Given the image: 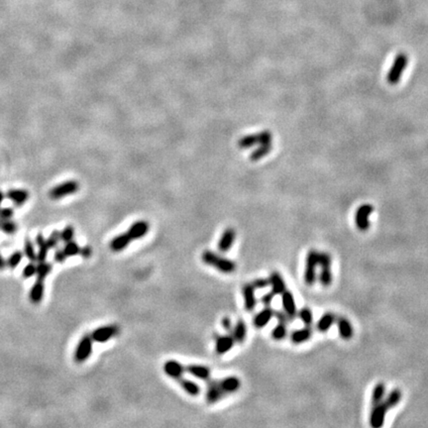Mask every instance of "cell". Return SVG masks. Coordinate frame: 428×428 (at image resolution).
I'll return each instance as SVG.
<instances>
[{
    "label": "cell",
    "mask_w": 428,
    "mask_h": 428,
    "mask_svg": "<svg viewBox=\"0 0 428 428\" xmlns=\"http://www.w3.org/2000/svg\"><path fill=\"white\" fill-rule=\"evenodd\" d=\"M205 393L208 405H214L229 395L235 394L241 388V380L236 376H228L219 380H209Z\"/></svg>",
    "instance_id": "cell-1"
},
{
    "label": "cell",
    "mask_w": 428,
    "mask_h": 428,
    "mask_svg": "<svg viewBox=\"0 0 428 428\" xmlns=\"http://www.w3.org/2000/svg\"><path fill=\"white\" fill-rule=\"evenodd\" d=\"M201 260L205 265L212 267L216 269L218 272L225 275H230L234 273L237 268L234 261L228 258L223 257L210 250H205L202 252Z\"/></svg>",
    "instance_id": "cell-2"
},
{
    "label": "cell",
    "mask_w": 428,
    "mask_h": 428,
    "mask_svg": "<svg viewBox=\"0 0 428 428\" xmlns=\"http://www.w3.org/2000/svg\"><path fill=\"white\" fill-rule=\"evenodd\" d=\"M409 64V57L407 54L405 53H400L397 55L394 64L391 68V70L388 73L387 76V81L390 85L394 86L399 84L402 75L404 73V71L406 70L407 66Z\"/></svg>",
    "instance_id": "cell-3"
},
{
    "label": "cell",
    "mask_w": 428,
    "mask_h": 428,
    "mask_svg": "<svg viewBox=\"0 0 428 428\" xmlns=\"http://www.w3.org/2000/svg\"><path fill=\"white\" fill-rule=\"evenodd\" d=\"M80 189V183L77 180H67L65 182H62L56 186H54L49 191V196L53 200H59L62 199L68 195L75 194Z\"/></svg>",
    "instance_id": "cell-4"
},
{
    "label": "cell",
    "mask_w": 428,
    "mask_h": 428,
    "mask_svg": "<svg viewBox=\"0 0 428 428\" xmlns=\"http://www.w3.org/2000/svg\"><path fill=\"white\" fill-rule=\"evenodd\" d=\"M319 252L316 250L308 251L305 259V270H304V282L307 285H312L317 279L316 268L318 267Z\"/></svg>",
    "instance_id": "cell-5"
},
{
    "label": "cell",
    "mask_w": 428,
    "mask_h": 428,
    "mask_svg": "<svg viewBox=\"0 0 428 428\" xmlns=\"http://www.w3.org/2000/svg\"><path fill=\"white\" fill-rule=\"evenodd\" d=\"M93 343L89 334H85L80 339L74 353V359L76 363L83 364L90 358L93 351Z\"/></svg>",
    "instance_id": "cell-6"
},
{
    "label": "cell",
    "mask_w": 428,
    "mask_h": 428,
    "mask_svg": "<svg viewBox=\"0 0 428 428\" xmlns=\"http://www.w3.org/2000/svg\"><path fill=\"white\" fill-rule=\"evenodd\" d=\"M331 256L326 252H319L318 266L320 267L319 282L323 286H329L332 283V273H331Z\"/></svg>",
    "instance_id": "cell-7"
},
{
    "label": "cell",
    "mask_w": 428,
    "mask_h": 428,
    "mask_svg": "<svg viewBox=\"0 0 428 428\" xmlns=\"http://www.w3.org/2000/svg\"><path fill=\"white\" fill-rule=\"evenodd\" d=\"M119 332H120V328L117 325L109 324V325H104V326L95 328L91 332L90 336L93 342L103 344L116 337L119 334Z\"/></svg>",
    "instance_id": "cell-8"
},
{
    "label": "cell",
    "mask_w": 428,
    "mask_h": 428,
    "mask_svg": "<svg viewBox=\"0 0 428 428\" xmlns=\"http://www.w3.org/2000/svg\"><path fill=\"white\" fill-rule=\"evenodd\" d=\"M375 208L372 204H362L355 214V223L360 231H367L370 228V215L374 212Z\"/></svg>",
    "instance_id": "cell-9"
},
{
    "label": "cell",
    "mask_w": 428,
    "mask_h": 428,
    "mask_svg": "<svg viewBox=\"0 0 428 428\" xmlns=\"http://www.w3.org/2000/svg\"><path fill=\"white\" fill-rule=\"evenodd\" d=\"M163 371L169 378H171V380H173L174 382H176L179 378H181L185 373L184 365H182L177 360H173V359L168 360L164 363Z\"/></svg>",
    "instance_id": "cell-10"
},
{
    "label": "cell",
    "mask_w": 428,
    "mask_h": 428,
    "mask_svg": "<svg viewBox=\"0 0 428 428\" xmlns=\"http://www.w3.org/2000/svg\"><path fill=\"white\" fill-rule=\"evenodd\" d=\"M388 408L384 403L373 406L371 415H370V425L374 428H382L385 424L386 415L388 412Z\"/></svg>",
    "instance_id": "cell-11"
},
{
    "label": "cell",
    "mask_w": 428,
    "mask_h": 428,
    "mask_svg": "<svg viewBox=\"0 0 428 428\" xmlns=\"http://www.w3.org/2000/svg\"><path fill=\"white\" fill-rule=\"evenodd\" d=\"M235 343L236 342H235L231 333H227L224 335H218L215 339L214 351L219 356L225 355L233 349Z\"/></svg>",
    "instance_id": "cell-12"
},
{
    "label": "cell",
    "mask_w": 428,
    "mask_h": 428,
    "mask_svg": "<svg viewBox=\"0 0 428 428\" xmlns=\"http://www.w3.org/2000/svg\"><path fill=\"white\" fill-rule=\"evenodd\" d=\"M236 239V231L232 227H228L224 230L217 244V249L220 253H227L233 247Z\"/></svg>",
    "instance_id": "cell-13"
},
{
    "label": "cell",
    "mask_w": 428,
    "mask_h": 428,
    "mask_svg": "<svg viewBox=\"0 0 428 428\" xmlns=\"http://www.w3.org/2000/svg\"><path fill=\"white\" fill-rule=\"evenodd\" d=\"M185 373L191 377L203 382H208L211 379V371L208 367L198 364H189L184 366Z\"/></svg>",
    "instance_id": "cell-14"
},
{
    "label": "cell",
    "mask_w": 428,
    "mask_h": 428,
    "mask_svg": "<svg viewBox=\"0 0 428 428\" xmlns=\"http://www.w3.org/2000/svg\"><path fill=\"white\" fill-rule=\"evenodd\" d=\"M150 230V225L146 220H138L130 225L128 230L126 231L130 238L134 240H139L144 238Z\"/></svg>",
    "instance_id": "cell-15"
},
{
    "label": "cell",
    "mask_w": 428,
    "mask_h": 428,
    "mask_svg": "<svg viewBox=\"0 0 428 428\" xmlns=\"http://www.w3.org/2000/svg\"><path fill=\"white\" fill-rule=\"evenodd\" d=\"M281 295H282V305H283L284 311L289 317L294 319L297 315V308H296V303L292 292L286 289Z\"/></svg>",
    "instance_id": "cell-16"
},
{
    "label": "cell",
    "mask_w": 428,
    "mask_h": 428,
    "mask_svg": "<svg viewBox=\"0 0 428 428\" xmlns=\"http://www.w3.org/2000/svg\"><path fill=\"white\" fill-rule=\"evenodd\" d=\"M242 294L244 299V307L247 311H253L257 306V297L255 294V288L251 284L243 285Z\"/></svg>",
    "instance_id": "cell-17"
},
{
    "label": "cell",
    "mask_w": 428,
    "mask_h": 428,
    "mask_svg": "<svg viewBox=\"0 0 428 428\" xmlns=\"http://www.w3.org/2000/svg\"><path fill=\"white\" fill-rule=\"evenodd\" d=\"M269 283L270 286L272 288V292L275 295H281L283 292H285L286 288V284L283 278V276L279 272H272L269 277Z\"/></svg>",
    "instance_id": "cell-18"
},
{
    "label": "cell",
    "mask_w": 428,
    "mask_h": 428,
    "mask_svg": "<svg viewBox=\"0 0 428 428\" xmlns=\"http://www.w3.org/2000/svg\"><path fill=\"white\" fill-rule=\"evenodd\" d=\"M6 197L9 200H11L14 205L22 206L28 201L30 197V193L27 189L11 188L6 192Z\"/></svg>",
    "instance_id": "cell-19"
},
{
    "label": "cell",
    "mask_w": 428,
    "mask_h": 428,
    "mask_svg": "<svg viewBox=\"0 0 428 428\" xmlns=\"http://www.w3.org/2000/svg\"><path fill=\"white\" fill-rule=\"evenodd\" d=\"M133 240L130 238V236L127 234V232L125 233H121L117 236H115L109 243V248L112 252L114 253H119L124 251L126 248L129 247V245L131 244Z\"/></svg>",
    "instance_id": "cell-20"
},
{
    "label": "cell",
    "mask_w": 428,
    "mask_h": 428,
    "mask_svg": "<svg viewBox=\"0 0 428 428\" xmlns=\"http://www.w3.org/2000/svg\"><path fill=\"white\" fill-rule=\"evenodd\" d=\"M44 294H45V283L44 281L37 279L36 282L33 284L29 292V299L31 303L40 304L44 298Z\"/></svg>",
    "instance_id": "cell-21"
},
{
    "label": "cell",
    "mask_w": 428,
    "mask_h": 428,
    "mask_svg": "<svg viewBox=\"0 0 428 428\" xmlns=\"http://www.w3.org/2000/svg\"><path fill=\"white\" fill-rule=\"evenodd\" d=\"M274 317V310L271 306H265L260 312H258L253 319V324L258 329H262L268 325V323Z\"/></svg>",
    "instance_id": "cell-22"
},
{
    "label": "cell",
    "mask_w": 428,
    "mask_h": 428,
    "mask_svg": "<svg viewBox=\"0 0 428 428\" xmlns=\"http://www.w3.org/2000/svg\"><path fill=\"white\" fill-rule=\"evenodd\" d=\"M176 383L180 386L181 390L185 394H187L188 396H190V397H197L200 394V392H201L200 387H199L198 384H196L195 382H193V381L185 378L184 376H182L181 378H179L176 381Z\"/></svg>",
    "instance_id": "cell-23"
},
{
    "label": "cell",
    "mask_w": 428,
    "mask_h": 428,
    "mask_svg": "<svg viewBox=\"0 0 428 428\" xmlns=\"http://www.w3.org/2000/svg\"><path fill=\"white\" fill-rule=\"evenodd\" d=\"M247 324L245 323V321L243 319H238L235 324L233 325V329H232V336L235 340V342L238 344H242L245 341L246 337H247Z\"/></svg>",
    "instance_id": "cell-24"
},
{
    "label": "cell",
    "mask_w": 428,
    "mask_h": 428,
    "mask_svg": "<svg viewBox=\"0 0 428 428\" xmlns=\"http://www.w3.org/2000/svg\"><path fill=\"white\" fill-rule=\"evenodd\" d=\"M36 246L38 248L37 251V262H43L46 261L49 252H50V248L47 244L46 238L44 236L43 233H38L36 236Z\"/></svg>",
    "instance_id": "cell-25"
},
{
    "label": "cell",
    "mask_w": 428,
    "mask_h": 428,
    "mask_svg": "<svg viewBox=\"0 0 428 428\" xmlns=\"http://www.w3.org/2000/svg\"><path fill=\"white\" fill-rule=\"evenodd\" d=\"M312 336V329L310 326H305L304 328H300L294 330L290 333V341L293 344H301L308 341Z\"/></svg>",
    "instance_id": "cell-26"
},
{
    "label": "cell",
    "mask_w": 428,
    "mask_h": 428,
    "mask_svg": "<svg viewBox=\"0 0 428 428\" xmlns=\"http://www.w3.org/2000/svg\"><path fill=\"white\" fill-rule=\"evenodd\" d=\"M337 328H338L339 336L344 340H349L353 337L354 328L348 319H346L344 317H340L337 320Z\"/></svg>",
    "instance_id": "cell-27"
},
{
    "label": "cell",
    "mask_w": 428,
    "mask_h": 428,
    "mask_svg": "<svg viewBox=\"0 0 428 428\" xmlns=\"http://www.w3.org/2000/svg\"><path fill=\"white\" fill-rule=\"evenodd\" d=\"M334 322H335V315L331 312H326L317 321L316 328L320 332H326L331 328Z\"/></svg>",
    "instance_id": "cell-28"
},
{
    "label": "cell",
    "mask_w": 428,
    "mask_h": 428,
    "mask_svg": "<svg viewBox=\"0 0 428 428\" xmlns=\"http://www.w3.org/2000/svg\"><path fill=\"white\" fill-rule=\"evenodd\" d=\"M402 397H403V394H402L401 390L395 389L392 392H390L388 397L386 399H384L383 403L385 404V406L390 411V410L396 408L400 404V402L402 401Z\"/></svg>",
    "instance_id": "cell-29"
},
{
    "label": "cell",
    "mask_w": 428,
    "mask_h": 428,
    "mask_svg": "<svg viewBox=\"0 0 428 428\" xmlns=\"http://www.w3.org/2000/svg\"><path fill=\"white\" fill-rule=\"evenodd\" d=\"M37 263H38L37 264V273H36L37 279L45 281L46 278L52 273L53 265L50 262H48L47 260L43 261V262H37Z\"/></svg>",
    "instance_id": "cell-30"
},
{
    "label": "cell",
    "mask_w": 428,
    "mask_h": 428,
    "mask_svg": "<svg viewBox=\"0 0 428 428\" xmlns=\"http://www.w3.org/2000/svg\"><path fill=\"white\" fill-rule=\"evenodd\" d=\"M386 395V386L383 383H378L372 392V404L373 406L383 403Z\"/></svg>",
    "instance_id": "cell-31"
},
{
    "label": "cell",
    "mask_w": 428,
    "mask_h": 428,
    "mask_svg": "<svg viewBox=\"0 0 428 428\" xmlns=\"http://www.w3.org/2000/svg\"><path fill=\"white\" fill-rule=\"evenodd\" d=\"M273 148L272 144H265V145H260L255 151H253L250 155V161L251 162H258L260 161L262 158H264L265 156H267L271 150Z\"/></svg>",
    "instance_id": "cell-32"
},
{
    "label": "cell",
    "mask_w": 428,
    "mask_h": 428,
    "mask_svg": "<svg viewBox=\"0 0 428 428\" xmlns=\"http://www.w3.org/2000/svg\"><path fill=\"white\" fill-rule=\"evenodd\" d=\"M23 253L24 256L27 258L30 262H37V251L35 249V245L29 238H26L23 245Z\"/></svg>",
    "instance_id": "cell-33"
},
{
    "label": "cell",
    "mask_w": 428,
    "mask_h": 428,
    "mask_svg": "<svg viewBox=\"0 0 428 428\" xmlns=\"http://www.w3.org/2000/svg\"><path fill=\"white\" fill-rule=\"evenodd\" d=\"M287 335V325L283 323H278L277 326L274 327L271 333V337L276 341L284 340Z\"/></svg>",
    "instance_id": "cell-34"
},
{
    "label": "cell",
    "mask_w": 428,
    "mask_h": 428,
    "mask_svg": "<svg viewBox=\"0 0 428 428\" xmlns=\"http://www.w3.org/2000/svg\"><path fill=\"white\" fill-rule=\"evenodd\" d=\"M257 144H259L258 134H250V135L244 136L238 142V146L241 149H249Z\"/></svg>",
    "instance_id": "cell-35"
},
{
    "label": "cell",
    "mask_w": 428,
    "mask_h": 428,
    "mask_svg": "<svg viewBox=\"0 0 428 428\" xmlns=\"http://www.w3.org/2000/svg\"><path fill=\"white\" fill-rule=\"evenodd\" d=\"M64 253L66 254V256L68 258L76 257L78 255H80V250H81V246L74 240L69 241L67 243H65V246L63 247Z\"/></svg>",
    "instance_id": "cell-36"
},
{
    "label": "cell",
    "mask_w": 428,
    "mask_h": 428,
    "mask_svg": "<svg viewBox=\"0 0 428 428\" xmlns=\"http://www.w3.org/2000/svg\"><path fill=\"white\" fill-rule=\"evenodd\" d=\"M0 230L6 235H14L18 230V226L12 219L4 220L0 221Z\"/></svg>",
    "instance_id": "cell-37"
},
{
    "label": "cell",
    "mask_w": 428,
    "mask_h": 428,
    "mask_svg": "<svg viewBox=\"0 0 428 428\" xmlns=\"http://www.w3.org/2000/svg\"><path fill=\"white\" fill-rule=\"evenodd\" d=\"M23 257H24V253L22 252V251H19V250H17V251H14L8 259L6 260V265H7V267L9 268V269H15V268H17L19 265H20V263L22 262V260H23Z\"/></svg>",
    "instance_id": "cell-38"
},
{
    "label": "cell",
    "mask_w": 428,
    "mask_h": 428,
    "mask_svg": "<svg viewBox=\"0 0 428 428\" xmlns=\"http://www.w3.org/2000/svg\"><path fill=\"white\" fill-rule=\"evenodd\" d=\"M298 317L305 326H311L313 323V313L309 307H303L298 311Z\"/></svg>",
    "instance_id": "cell-39"
},
{
    "label": "cell",
    "mask_w": 428,
    "mask_h": 428,
    "mask_svg": "<svg viewBox=\"0 0 428 428\" xmlns=\"http://www.w3.org/2000/svg\"><path fill=\"white\" fill-rule=\"evenodd\" d=\"M75 227L73 225H67L66 227H64V229L62 231H60V237H61V242L67 243L69 241L74 240L75 237Z\"/></svg>",
    "instance_id": "cell-40"
},
{
    "label": "cell",
    "mask_w": 428,
    "mask_h": 428,
    "mask_svg": "<svg viewBox=\"0 0 428 428\" xmlns=\"http://www.w3.org/2000/svg\"><path fill=\"white\" fill-rule=\"evenodd\" d=\"M47 244L50 248V250H55L59 247V244L61 242V237H60V231L58 230H54L49 236L48 238H46Z\"/></svg>",
    "instance_id": "cell-41"
},
{
    "label": "cell",
    "mask_w": 428,
    "mask_h": 428,
    "mask_svg": "<svg viewBox=\"0 0 428 428\" xmlns=\"http://www.w3.org/2000/svg\"><path fill=\"white\" fill-rule=\"evenodd\" d=\"M37 273V265L35 262H30L28 265H26L22 271V276L24 279H30L34 276H36Z\"/></svg>",
    "instance_id": "cell-42"
},
{
    "label": "cell",
    "mask_w": 428,
    "mask_h": 428,
    "mask_svg": "<svg viewBox=\"0 0 428 428\" xmlns=\"http://www.w3.org/2000/svg\"><path fill=\"white\" fill-rule=\"evenodd\" d=\"M274 317L277 318L279 323H283V324H289L293 319L291 317H289L284 310H274Z\"/></svg>",
    "instance_id": "cell-43"
},
{
    "label": "cell",
    "mask_w": 428,
    "mask_h": 428,
    "mask_svg": "<svg viewBox=\"0 0 428 428\" xmlns=\"http://www.w3.org/2000/svg\"><path fill=\"white\" fill-rule=\"evenodd\" d=\"M258 138H259V145L272 144L273 136H272V133L268 130H265V131L258 133Z\"/></svg>",
    "instance_id": "cell-44"
},
{
    "label": "cell",
    "mask_w": 428,
    "mask_h": 428,
    "mask_svg": "<svg viewBox=\"0 0 428 428\" xmlns=\"http://www.w3.org/2000/svg\"><path fill=\"white\" fill-rule=\"evenodd\" d=\"M251 285L254 286L255 289H264L270 286L269 279H265V278H258L251 283Z\"/></svg>",
    "instance_id": "cell-45"
},
{
    "label": "cell",
    "mask_w": 428,
    "mask_h": 428,
    "mask_svg": "<svg viewBox=\"0 0 428 428\" xmlns=\"http://www.w3.org/2000/svg\"><path fill=\"white\" fill-rule=\"evenodd\" d=\"M13 215H14L13 208H10V207L0 208V221L12 219Z\"/></svg>",
    "instance_id": "cell-46"
},
{
    "label": "cell",
    "mask_w": 428,
    "mask_h": 428,
    "mask_svg": "<svg viewBox=\"0 0 428 428\" xmlns=\"http://www.w3.org/2000/svg\"><path fill=\"white\" fill-rule=\"evenodd\" d=\"M67 259L68 257L66 256V254L64 253V250H63V248L61 249V248H57V249H55V252H54V260H55V262L57 263V264H65L66 263V261H67Z\"/></svg>",
    "instance_id": "cell-47"
},
{
    "label": "cell",
    "mask_w": 428,
    "mask_h": 428,
    "mask_svg": "<svg viewBox=\"0 0 428 428\" xmlns=\"http://www.w3.org/2000/svg\"><path fill=\"white\" fill-rule=\"evenodd\" d=\"M233 325H234V324L232 323V320H231V318H230V317L225 316V317H223V318L221 319V326H222V328H223L227 333H231V332H232Z\"/></svg>",
    "instance_id": "cell-48"
},
{
    "label": "cell",
    "mask_w": 428,
    "mask_h": 428,
    "mask_svg": "<svg viewBox=\"0 0 428 428\" xmlns=\"http://www.w3.org/2000/svg\"><path fill=\"white\" fill-rule=\"evenodd\" d=\"M274 297L275 294L271 291V292H267L264 295H262L261 297V302L265 305V306H271L273 301H274Z\"/></svg>",
    "instance_id": "cell-49"
},
{
    "label": "cell",
    "mask_w": 428,
    "mask_h": 428,
    "mask_svg": "<svg viewBox=\"0 0 428 428\" xmlns=\"http://www.w3.org/2000/svg\"><path fill=\"white\" fill-rule=\"evenodd\" d=\"M91 255H92V249L90 246L86 245L84 247H81L80 256H82L84 259H88V258L91 257Z\"/></svg>",
    "instance_id": "cell-50"
},
{
    "label": "cell",
    "mask_w": 428,
    "mask_h": 428,
    "mask_svg": "<svg viewBox=\"0 0 428 428\" xmlns=\"http://www.w3.org/2000/svg\"><path fill=\"white\" fill-rule=\"evenodd\" d=\"M6 267H7V265H6V260H5L4 257L0 254V272L4 271Z\"/></svg>",
    "instance_id": "cell-51"
},
{
    "label": "cell",
    "mask_w": 428,
    "mask_h": 428,
    "mask_svg": "<svg viewBox=\"0 0 428 428\" xmlns=\"http://www.w3.org/2000/svg\"><path fill=\"white\" fill-rule=\"evenodd\" d=\"M4 197H5V195H4V193L0 190V208H1V204H2V201H3V199H4Z\"/></svg>",
    "instance_id": "cell-52"
}]
</instances>
